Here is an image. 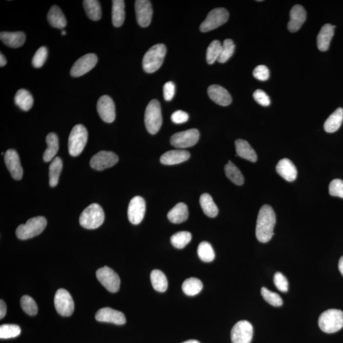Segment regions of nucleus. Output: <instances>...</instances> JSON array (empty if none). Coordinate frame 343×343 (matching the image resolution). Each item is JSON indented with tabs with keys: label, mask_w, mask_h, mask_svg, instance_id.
Masks as SVG:
<instances>
[{
	"label": "nucleus",
	"mask_w": 343,
	"mask_h": 343,
	"mask_svg": "<svg viewBox=\"0 0 343 343\" xmlns=\"http://www.w3.org/2000/svg\"><path fill=\"white\" fill-rule=\"evenodd\" d=\"M276 223V215L272 207L265 205L258 214L256 235L260 243H267L274 235L273 230Z\"/></svg>",
	"instance_id": "nucleus-1"
},
{
	"label": "nucleus",
	"mask_w": 343,
	"mask_h": 343,
	"mask_svg": "<svg viewBox=\"0 0 343 343\" xmlns=\"http://www.w3.org/2000/svg\"><path fill=\"white\" fill-rule=\"evenodd\" d=\"M167 52L165 45H154L146 53L143 60L144 70L148 73H155L161 67Z\"/></svg>",
	"instance_id": "nucleus-2"
},
{
	"label": "nucleus",
	"mask_w": 343,
	"mask_h": 343,
	"mask_svg": "<svg viewBox=\"0 0 343 343\" xmlns=\"http://www.w3.org/2000/svg\"><path fill=\"white\" fill-rule=\"evenodd\" d=\"M318 326L326 333L332 334L338 332L343 328V312L337 309L326 311L319 317Z\"/></svg>",
	"instance_id": "nucleus-3"
},
{
	"label": "nucleus",
	"mask_w": 343,
	"mask_h": 343,
	"mask_svg": "<svg viewBox=\"0 0 343 343\" xmlns=\"http://www.w3.org/2000/svg\"><path fill=\"white\" fill-rule=\"evenodd\" d=\"M105 218L102 207L99 204H92L82 212L79 217V224L84 228L94 230L103 225Z\"/></svg>",
	"instance_id": "nucleus-4"
},
{
	"label": "nucleus",
	"mask_w": 343,
	"mask_h": 343,
	"mask_svg": "<svg viewBox=\"0 0 343 343\" xmlns=\"http://www.w3.org/2000/svg\"><path fill=\"white\" fill-rule=\"evenodd\" d=\"M47 224V220L44 217L31 218L26 224L18 226L16 230V235L20 240H28L43 232Z\"/></svg>",
	"instance_id": "nucleus-5"
},
{
	"label": "nucleus",
	"mask_w": 343,
	"mask_h": 343,
	"mask_svg": "<svg viewBox=\"0 0 343 343\" xmlns=\"http://www.w3.org/2000/svg\"><path fill=\"white\" fill-rule=\"evenodd\" d=\"M88 140L87 130L83 125L78 124L72 129L68 139V150L71 156L80 155Z\"/></svg>",
	"instance_id": "nucleus-6"
},
{
	"label": "nucleus",
	"mask_w": 343,
	"mask_h": 343,
	"mask_svg": "<svg viewBox=\"0 0 343 343\" xmlns=\"http://www.w3.org/2000/svg\"><path fill=\"white\" fill-rule=\"evenodd\" d=\"M145 123L149 133L155 134L160 129L162 125V116L160 104L156 99L151 100L146 107L145 114Z\"/></svg>",
	"instance_id": "nucleus-7"
},
{
	"label": "nucleus",
	"mask_w": 343,
	"mask_h": 343,
	"mask_svg": "<svg viewBox=\"0 0 343 343\" xmlns=\"http://www.w3.org/2000/svg\"><path fill=\"white\" fill-rule=\"evenodd\" d=\"M229 13L224 8H217L209 13L206 19L201 24L200 29L203 33L209 32L224 25L227 22Z\"/></svg>",
	"instance_id": "nucleus-8"
},
{
	"label": "nucleus",
	"mask_w": 343,
	"mask_h": 343,
	"mask_svg": "<svg viewBox=\"0 0 343 343\" xmlns=\"http://www.w3.org/2000/svg\"><path fill=\"white\" fill-rule=\"evenodd\" d=\"M98 280L108 291L115 293L119 291L120 286V279L111 268L105 267L99 268L96 272Z\"/></svg>",
	"instance_id": "nucleus-9"
},
{
	"label": "nucleus",
	"mask_w": 343,
	"mask_h": 343,
	"mask_svg": "<svg viewBox=\"0 0 343 343\" xmlns=\"http://www.w3.org/2000/svg\"><path fill=\"white\" fill-rule=\"evenodd\" d=\"M253 333V327L249 321H239L231 329V341L232 343H251Z\"/></svg>",
	"instance_id": "nucleus-10"
},
{
	"label": "nucleus",
	"mask_w": 343,
	"mask_h": 343,
	"mask_svg": "<svg viewBox=\"0 0 343 343\" xmlns=\"http://www.w3.org/2000/svg\"><path fill=\"white\" fill-rule=\"evenodd\" d=\"M54 305L58 314L69 316L73 314L74 304L69 292L65 289H58L55 294Z\"/></svg>",
	"instance_id": "nucleus-11"
},
{
	"label": "nucleus",
	"mask_w": 343,
	"mask_h": 343,
	"mask_svg": "<svg viewBox=\"0 0 343 343\" xmlns=\"http://www.w3.org/2000/svg\"><path fill=\"white\" fill-rule=\"evenodd\" d=\"M200 137V133L195 129L177 132L171 138V143L174 147L179 149L187 148L195 145Z\"/></svg>",
	"instance_id": "nucleus-12"
},
{
	"label": "nucleus",
	"mask_w": 343,
	"mask_h": 343,
	"mask_svg": "<svg viewBox=\"0 0 343 343\" xmlns=\"http://www.w3.org/2000/svg\"><path fill=\"white\" fill-rule=\"evenodd\" d=\"M118 162V157L115 153L111 151H101L92 156L90 165L92 169L100 171L112 167Z\"/></svg>",
	"instance_id": "nucleus-13"
},
{
	"label": "nucleus",
	"mask_w": 343,
	"mask_h": 343,
	"mask_svg": "<svg viewBox=\"0 0 343 343\" xmlns=\"http://www.w3.org/2000/svg\"><path fill=\"white\" fill-rule=\"evenodd\" d=\"M97 61V56L94 54H87L84 55L74 64L71 69V75L73 77L84 75L95 67Z\"/></svg>",
	"instance_id": "nucleus-14"
},
{
	"label": "nucleus",
	"mask_w": 343,
	"mask_h": 343,
	"mask_svg": "<svg viewBox=\"0 0 343 343\" xmlns=\"http://www.w3.org/2000/svg\"><path fill=\"white\" fill-rule=\"evenodd\" d=\"M97 112L101 119L106 123H112L116 118L115 106L108 95H103L97 101Z\"/></svg>",
	"instance_id": "nucleus-15"
},
{
	"label": "nucleus",
	"mask_w": 343,
	"mask_h": 343,
	"mask_svg": "<svg viewBox=\"0 0 343 343\" xmlns=\"http://www.w3.org/2000/svg\"><path fill=\"white\" fill-rule=\"evenodd\" d=\"M135 14L137 23L143 28L150 25L153 15L151 3L148 0H137L135 2Z\"/></svg>",
	"instance_id": "nucleus-16"
},
{
	"label": "nucleus",
	"mask_w": 343,
	"mask_h": 343,
	"mask_svg": "<svg viewBox=\"0 0 343 343\" xmlns=\"http://www.w3.org/2000/svg\"><path fill=\"white\" fill-rule=\"evenodd\" d=\"M146 212V203L142 196H136L130 200L128 208V217L133 225L142 222Z\"/></svg>",
	"instance_id": "nucleus-17"
},
{
	"label": "nucleus",
	"mask_w": 343,
	"mask_h": 343,
	"mask_svg": "<svg viewBox=\"0 0 343 343\" xmlns=\"http://www.w3.org/2000/svg\"><path fill=\"white\" fill-rule=\"evenodd\" d=\"M5 163L13 179L21 180L23 175L19 156L17 151L12 149L8 150L4 155Z\"/></svg>",
	"instance_id": "nucleus-18"
},
{
	"label": "nucleus",
	"mask_w": 343,
	"mask_h": 343,
	"mask_svg": "<svg viewBox=\"0 0 343 343\" xmlns=\"http://www.w3.org/2000/svg\"><path fill=\"white\" fill-rule=\"evenodd\" d=\"M95 319L100 322H108L124 325L126 323V318L123 313L111 308H101L95 314Z\"/></svg>",
	"instance_id": "nucleus-19"
},
{
	"label": "nucleus",
	"mask_w": 343,
	"mask_h": 343,
	"mask_svg": "<svg viewBox=\"0 0 343 343\" xmlns=\"http://www.w3.org/2000/svg\"><path fill=\"white\" fill-rule=\"evenodd\" d=\"M290 21L288 23V29L291 33H295L299 30L307 18V12L301 5H295L290 12Z\"/></svg>",
	"instance_id": "nucleus-20"
},
{
	"label": "nucleus",
	"mask_w": 343,
	"mask_h": 343,
	"mask_svg": "<svg viewBox=\"0 0 343 343\" xmlns=\"http://www.w3.org/2000/svg\"><path fill=\"white\" fill-rule=\"evenodd\" d=\"M209 96L214 103L220 106H227L232 102L230 93L227 89L218 85H212L208 89Z\"/></svg>",
	"instance_id": "nucleus-21"
},
{
	"label": "nucleus",
	"mask_w": 343,
	"mask_h": 343,
	"mask_svg": "<svg viewBox=\"0 0 343 343\" xmlns=\"http://www.w3.org/2000/svg\"><path fill=\"white\" fill-rule=\"evenodd\" d=\"M276 171L287 181H294L296 179L297 169L294 164L289 159H280L276 165Z\"/></svg>",
	"instance_id": "nucleus-22"
},
{
	"label": "nucleus",
	"mask_w": 343,
	"mask_h": 343,
	"mask_svg": "<svg viewBox=\"0 0 343 343\" xmlns=\"http://www.w3.org/2000/svg\"><path fill=\"white\" fill-rule=\"evenodd\" d=\"M190 158V154L187 151L175 150L167 151L160 157L162 164L167 166L179 164L187 161Z\"/></svg>",
	"instance_id": "nucleus-23"
},
{
	"label": "nucleus",
	"mask_w": 343,
	"mask_h": 343,
	"mask_svg": "<svg viewBox=\"0 0 343 343\" xmlns=\"http://www.w3.org/2000/svg\"><path fill=\"white\" fill-rule=\"evenodd\" d=\"M0 39L7 46L14 48L22 47L25 43L26 35L23 32H2Z\"/></svg>",
	"instance_id": "nucleus-24"
},
{
	"label": "nucleus",
	"mask_w": 343,
	"mask_h": 343,
	"mask_svg": "<svg viewBox=\"0 0 343 343\" xmlns=\"http://www.w3.org/2000/svg\"><path fill=\"white\" fill-rule=\"evenodd\" d=\"M335 26L327 24L321 28L317 36V46L321 52L327 51L329 49L332 37L334 34Z\"/></svg>",
	"instance_id": "nucleus-25"
},
{
	"label": "nucleus",
	"mask_w": 343,
	"mask_h": 343,
	"mask_svg": "<svg viewBox=\"0 0 343 343\" xmlns=\"http://www.w3.org/2000/svg\"><path fill=\"white\" fill-rule=\"evenodd\" d=\"M236 154L241 158L251 162H256L257 156L256 151L249 143L244 139H237L235 142Z\"/></svg>",
	"instance_id": "nucleus-26"
},
{
	"label": "nucleus",
	"mask_w": 343,
	"mask_h": 343,
	"mask_svg": "<svg viewBox=\"0 0 343 343\" xmlns=\"http://www.w3.org/2000/svg\"><path fill=\"white\" fill-rule=\"evenodd\" d=\"M47 19L52 27L58 29H64L67 25L65 15L60 8L54 5L49 10L47 15Z\"/></svg>",
	"instance_id": "nucleus-27"
},
{
	"label": "nucleus",
	"mask_w": 343,
	"mask_h": 343,
	"mask_svg": "<svg viewBox=\"0 0 343 343\" xmlns=\"http://www.w3.org/2000/svg\"><path fill=\"white\" fill-rule=\"evenodd\" d=\"M189 215L188 207L184 203H179L175 206L167 214L168 219L174 224H179L186 221Z\"/></svg>",
	"instance_id": "nucleus-28"
},
{
	"label": "nucleus",
	"mask_w": 343,
	"mask_h": 343,
	"mask_svg": "<svg viewBox=\"0 0 343 343\" xmlns=\"http://www.w3.org/2000/svg\"><path fill=\"white\" fill-rule=\"evenodd\" d=\"M47 148L44 153L43 158L45 162L52 161L58 151V139L56 134L50 133L46 137Z\"/></svg>",
	"instance_id": "nucleus-29"
},
{
	"label": "nucleus",
	"mask_w": 343,
	"mask_h": 343,
	"mask_svg": "<svg viewBox=\"0 0 343 343\" xmlns=\"http://www.w3.org/2000/svg\"><path fill=\"white\" fill-rule=\"evenodd\" d=\"M14 102L21 110L28 111L33 107L34 99L28 90L22 89L18 90L16 93Z\"/></svg>",
	"instance_id": "nucleus-30"
},
{
	"label": "nucleus",
	"mask_w": 343,
	"mask_h": 343,
	"mask_svg": "<svg viewBox=\"0 0 343 343\" xmlns=\"http://www.w3.org/2000/svg\"><path fill=\"white\" fill-rule=\"evenodd\" d=\"M343 120L342 108H337L324 123V129L328 133L336 132L341 127Z\"/></svg>",
	"instance_id": "nucleus-31"
},
{
	"label": "nucleus",
	"mask_w": 343,
	"mask_h": 343,
	"mask_svg": "<svg viewBox=\"0 0 343 343\" xmlns=\"http://www.w3.org/2000/svg\"><path fill=\"white\" fill-rule=\"evenodd\" d=\"M112 6V22L114 26L120 27L126 17L125 2L123 0H113Z\"/></svg>",
	"instance_id": "nucleus-32"
},
{
	"label": "nucleus",
	"mask_w": 343,
	"mask_h": 343,
	"mask_svg": "<svg viewBox=\"0 0 343 343\" xmlns=\"http://www.w3.org/2000/svg\"><path fill=\"white\" fill-rule=\"evenodd\" d=\"M200 204L202 210L207 216L210 217H216L218 214V210L216 205L214 203L212 196L208 193H204L200 198Z\"/></svg>",
	"instance_id": "nucleus-33"
},
{
	"label": "nucleus",
	"mask_w": 343,
	"mask_h": 343,
	"mask_svg": "<svg viewBox=\"0 0 343 343\" xmlns=\"http://www.w3.org/2000/svg\"><path fill=\"white\" fill-rule=\"evenodd\" d=\"M83 5L88 17L92 21H97L100 19L102 11L100 3L97 0H85Z\"/></svg>",
	"instance_id": "nucleus-34"
},
{
	"label": "nucleus",
	"mask_w": 343,
	"mask_h": 343,
	"mask_svg": "<svg viewBox=\"0 0 343 343\" xmlns=\"http://www.w3.org/2000/svg\"><path fill=\"white\" fill-rule=\"evenodd\" d=\"M151 284L155 291L164 292L168 287V281L165 274L160 270H154L150 275Z\"/></svg>",
	"instance_id": "nucleus-35"
},
{
	"label": "nucleus",
	"mask_w": 343,
	"mask_h": 343,
	"mask_svg": "<svg viewBox=\"0 0 343 343\" xmlns=\"http://www.w3.org/2000/svg\"><path fill=\"white\" fill-rule=\"evenodd\" d=\"M62 169V159L59 157H55L49 167V184L51 187L54 188L57 185Z\"/></svg>",
	"instance_id": "nucleus-36"
},
{
	"label": "nucleus",
	"mask_w": 343,
	"mask_h": 343,
	"mask_svg": "<svg viewBox=\"0 0 343 343\" xmlns=\"http://www.w3.org/2000/svg\"><path fill=\"white\" fill-rule=\"evenodd\" d=\"M203 289V284L198 278H190L186 279L182 286L183 291L187 296H194L200 293Z\"/></svg>",
	"instance_id": "nucleus-37"
},
{
	"label": "nucleus",
	"mask_w": 343,
	"mask_h": 343,
	"mask_svg": "<svg viewBox=\"0 0 343 343\" xmlns=\"http://www.w3.org/2000/svg\"><path fill=\"white\" fill-rule=\"evenodd\" d=\"M225 171L228 179L234 184L238 186L244 184V177L243 174L232 162L229 161L228 163L225 166Z\"/></svg>",
	"instance_id": "nucleus-38"
},
{
	"label": "nucleus",
	"mask_w": 343,
	"mask_h": 343,
	"mask_svg": "<svg viewBox=\"0 0 343 343\" xmlns=\"http://www.w3.org/2000/svg\"><path fill=\"white\" fill-rule=\"evenodd\" d=\"M192 236L188 231H180L175 233L171 238L172 246L177 249H183L190 243Z\"/></svg>",
	"instance_id": "nucleus-39"
},
{
	"label": "nucleus",
	"mask_w": 343,
	"mask_h": 343,
	"mask_svg": "<svg viewBox=\"0 0 343 343\" xmlns=\"http://www.w3.org/2000/svg\"><path fill=\"white\" fill-rule=\"evenodd\" d=\"M198 255L202 261L212 262L215 258V252L211 245L207 241H203L198 247Z\"/></svg>",
	"instance_id": "nucleus-40"
},
{
	"label": "nucleus",
	"mask_w": 343,
	"mask_h": 343,
	"mask_svg": "<svg viewBox=\"0 0 343 343\" xmlns=\"http://www.w3.org/2000/svg\"><path fill=\"white\" fill-rule=\"evenodd\" d=\"M222 44L219 41H214L209 45L207 50V61L209 65H212L218 60L221 52Z\"/></svg>",
	"instance_id": "nucleus-41"
},
{
	"label": "nucleus",
	"mask_w": 343,
	"mask_h": 343,
	"mask_svg": "<svg viewBox=\"0 0 343 343\" xmlns=\"http://www.w3.org/2000/svg\"><path fill=\"white\" fill-rule=\"evenodd\" d=\"M235 45L234 44L232 39H225L222 44V50L220 52V56L218 58V62L220 63H225L230 59V57L233 55L235 51Z\"/></svg>",
	"instance_id": "nucleus-42"
},
{
	"label": "nucleus",
	"mask_w": 343,
	"mask_h": 343,
	"mask_svg": "<svg viewBox=\"0 0 343 343\" xmlns=\"http://www.w3.org/2000/svg\"><path fill=\"white\" fill-rule=\"evenodd\" d=\"M19 327L14 324H4L0 326V337L1 339L14 338L21 334Z\"/></svg>",
	"instance_id": "nucleus-43"
},
{
	"label": "nucleus",
	"mask_w": 343,
	"mask_h": 343,
	"mask_svg": "<svg viewBox=\"0 0 343 343\" xmlns=\"http://www.w3.org/2000/svg\"><path fill=\"white\" fill-rule=\"evenodd\" d=\"M260 292H261L262 296L266 301L273 306V307H281L283 305V299L275 292L270 291L269 289L266 288V287H263Z\"/></svg>",
	"instance_id": "nucleus-44"
},
{
	"label": "nucleus",
	"mask_w": 343,
	"mask_h": 343,
	"mask_svg": "<svg viewBox=\"0 0 343 343\" xmlns=\"http://www.w3.org/2000/svg\"><path fill=\"white\" fill-rule=\"evenodd\" d=\"M21 305L24 312L28 315H35L38 313V307L34 300L29 296H24L21 299Z\"/></svg>",
	"instance_id": "nucleus-45"
},
{
	"label": "nucleus",
	"mask_w": 343,
	"mask_h": 343,
	"mask_svg": "<svg viewBox=\"0 0 343 343\" xmlns=\"http://www.w3.org/2000/svg\"><path fill=\"white\" fill-rule=\"evenodd\" d=\"M48 56L47 47H42L38 49L34 54L32 64L34 68H39L44 65Z\"/></svg>",
	"instance_id": "nucleus-46"
},
{
	"label": "nucleus",
	"mask_w": 343,
	"mask_h": 343,
	"mask_svg": "<svg viewBox=\"0 0 343 343\" xmlns=\"http://www.w3.org/2000/svg\"><path fill=\"white\" fill-rule=\"evenodd\" d=\"M329 194L331 196L343 198V181L341 179L332 180L330 183Z\"/></svg>",
	"instance_id": "nucleus-47"
},
{
	"label": "nucleus",
	"mask_w": 343,
	"mask_h": 343,
	"mask_svg": "<svg viewBox=\"0 0 343 343\" xmlns=\"http://www.w3.org/2000/svg\"><path fill=\"white\" fill-rule=\"evenodd\" d=\"M274 284L279 291L287 292L289 290V281L287 278L280 272H276L274 276Z\"/></svg>",
	"instance_id": "nucleus-48"
},
{
	"label": "nucleus",
	"mask_w": 343,
	"mask_h": 343,
	"mask_svg": "<svg viewBox=\"0 0 343 343\" xmlns=\"http://www.w3.org/2000/svg\"><path fill=\"white\" fill-rule=\"evenodd\" d=\"M253 75L260 81L267 80L270 77L269 69L265 65L258 66L254 69Z\"/></svg>",
	"instance_id": "nucleus-49"
},
{
	"label": "nucleus",
	"mask_w": 343,
	"mask_h": 343,
	"mask_svg": "<svg viewBox=\"0 0 343 343\" xmlns=\"http://www.w3.org/2000/svg\"><path fill=\"white\" fill-rule=\"evenodd\" d=\"M254 99L258 104L263 106H268L270 105V99L267 93L262 90L258 89L254 92Z\"/></svg>",
	"instance_id": "nucleus-50"
},
{
	"label": "nucleus",
	"mask_w": 343,
	"mask_h": 343,
	"mask_svg": "<svg viewBox=\"0 0 343 343\" xmlns=\"http://www.w3.org/2000/svg\"><path fill=\"white\" fill-rule=\"evenodd\" d=\"M175 92V84L172 82H167L164 86V97L167 101L171 100L174 97Z\"/></svg>",
	"instance_id": "nucleus-51"
},
{
	"label": "nucleus",
	"mask_w": 343,
	"mask_h": 343,
	"mask_svg": "<svg viewBox=\"0 0 343 343\" xmlns=\"http://www.w3.org/2000/svg\"><path fill=\"white\" fill-rule=\"evenodd\" d=\"M188 114L181 110L175 111L171 116L172 121L176 124H184L188 120Z\"/></svg>",
	"instance_id": "nucleus-52"
},
{
	"label": "nucleus",
	"mask_w": 343,
	"mask_h": 343,
	"mask_svg": "<svg viewBox=\"0 0 343 343\" xmlns=\"http://www.w3.org/2000/svg\"><path fill=\"white\" fill-rule=\"evenodd\" d=\"M7 313V306L4 300H0V318H4Z\"/></svg>",
	"instance_id": "nucleus-53"
},
{
	"label": "nucleus",
	"mask_w": 343,
	"mask_h": 343,
	"mask_svg": "<svg viewBox=\"0 0 343 343\" xmlns=\"http://www.w3.org/2000/svg\"><path fill=\"white\" fill-rule=\"evenodd\" d=\"M7 64V59L4 56V55L2 54H0V66L1 67H3V66H4L6 65Z\"/></svg>",
	"instance_id": "nucleus-54"
},
{
	"label": "nucleus",
	"mask_w": 343,
	"mask_h": 343,
	"mask_svg": "<svg viewBox=\"0 0 343 343\" xmlns=\"http://www.w3.org/2000/svg\"><path fill=\"white\" fill-rule=\"evenodd\" d=\"M338 267L339 272L340 273H341V275L343 276V256L341 258H340V259L339 260Z\"/></svg>",
	"instance_id": "nucleus-55"
},
{
	"label": "nucleus",
	"mask_w": 343,
	"mask_h": 343,
	"mask_svg": "<svg viewBox=\"0 0 343 343\" xmlns=\"http://www.w3.org/2000/svg\"><path fill=\"white\" fill-rule=\"evenodd\" d=\"M183 343H200V342L198 341L197 340L191 339V340H188V341L183 342Z\"/></svg>",
	"instance_id": "nucleus-56"
},
{
	"label": "nucleus",
	"mask_w": 343,
	"mask_h": 343,
	"mask_svg": "<svg viewBox=\"0 0 343 343\" xmlns=\"http://www.w3.org/2000/svg\"><path fill=\"white\" fill-rule=\"evenodd\" d=\"M62 33V35H66V32L65 30H63L62 33Z\"/></svg>",
	"instance_id": "nucleus-57"
}]
</instances>
